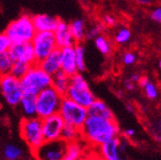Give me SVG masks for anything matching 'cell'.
Wrapping results in <instances>:
<instances>
[{"label":"cell","instance_id":"7a4b0ae2","mask_svg":"<svg viewBox=\"0 0 161 160\" xmlns=\"http://www.w3.org/2000/svg\"><path fill=\"white\" fill-rule=\"evenodd\" d=\"M19 133L32 154L44 142L42 120L37 116L22 118L19 124Z\"/></svg>","mask_w":161,"mask_h":160},{"label":"cell","instance_id":"e575fe53","mask_svg":"<svg viewBox=\"0 0 161 160\" xmlns=\"http://www.w3.org/2000/svg\"><path fill=\"white\" fill-rule=\"evenodd\" d=\"M104 21H105V24L106 25L111 26V25H113L115 23V19H114V17H112L110 15H106L104 17Z\"/></svg>","mask_w":161,"mask_h":160},{"label":"cell","instance_id":"4fadbf2b","mask_svg":"<svg viewBox=\"0 0 161 160\" xmlns=\"http://www.w3.org/2000/svg\"><path fill=\"white\" fill-rule=\"evenodd\" d=\"M53 33H54L55 41L58 49L74 46L77 43L71 33L69 23L62 20V19L58 20V23Z\"/></svg>","mask_w":161,"mask_h":160},{"label":"cell","instance_id":"2e32d148","mask_svg":"<svg viewBox=\"0 0 161 160\" xmlns=\"http://www.w3.org/2000/svg\"><path fill=\"white\" fill-rule=\"evenodd\" d=\"M37 63L47 74H49L51 76L54 75L56 72L60 70L59 49L57 48L56 50L51 52L47 57H45L43 59H42V61Z\"/></svg>","mask_w":161,"mask_h":160},{"label":"cell","instance_id":"3957f363","mask_svg":"<svg viewBox=\"0 0 161 160\" xmlns=\"http://www.w3.org/2000/svg\"><path fill=\"white\" fill-rule=\"evenodd\" d=\"M52 76L47 74L37 63L31 64L24 76L20 79L24 93L36 95L39 91L51 86Z\"/></svg>","mask_w":161,"mask_h":160},{"label":"cell","instance_id":"603a6c76","mask_svg":"<svg viewBox=\"0 0 161 160\" xmlns=\"http://www.w3.org/2000/svg\"><path fill=\"white\" fill-rule=\"evenodd\" d=\"M80 137V130L69 125V124H64V128H63V131H62V136H60V139H63L64 141H65L66 143L75 141V140H78Z\"/></svg>","mask_w":161,"mask_h":160},{"label":"cell","instance_id":"d6986e66","mask_svg":"<svg viewBox=\"0 0 161 160\" xmlns=\"http://www.w3.org/2000/svg\"><path fill=\"white\" fill-rule=\"evenodd\" d=\"M69 85H70V76L64 73V71L59 70L56 72L54 75H52L51 86L64 97L66 94Z\"/></svg>","mask_w":161,"mask_h":160},{"label":"cell","instance_id":"8d00e7d4","mask_svg":"<svg viewBox=\"0 0 161 160\" xmlns=\"http://www.w3.org/2000/svg\"><path fill=\"white\" fill-rule=\"evenodd\" d=\"M125 134L128 135V136H132V135L134 134V130H132V129L126 130H125Z\"/></svg>","mask_w":161,"mask_h":160},{"label":"cell","instance_id":"d6a6232c","mask_svg":"<svg viewBox=\"0 0 161 160\" xmlns=\"http://www.w3.org/2000/svg\"><path fill=\"white\" fill-rule=\"evenodd\" d=\"M123 62L125 64L127 65H130V64H132L134 62H135V56L131 53H128L124 56L123 58Z\"/></svg>","mask_w":161,"mask_h":160},{"label":"cell","instance_id":"f546056e","mask_svg":"<svg viewBox=\"0 0 161 160\" xmlns=\"http://www.w3.org/2000/svg\"><path fill=\"white\" fill-rule=\"evenodd\" d=\"M12 44V41L8 36L4 33H0V54L7 52Z\"/></svg>","mask_w":161,"mask_h":160},{"label":"cell","instance_id":"4dcf8cb0","mask_svg":"<svg viewBox=\"0 0 161 160\" xmlns=\"http://www.w3.org/2000/svg\"><path fill=\"white\" fill-rule=\"evenodd\" d=\"M103 30V25H97V26H94L93 28L89 29L88 31H86V38H88V39H93L95 38L97 36H99V34L102 32Z\"/></svg>","mask_w":161,"mask_h":160},{"label":"cell","instance_id":"ac0fdd59","mask_svg":"<svg viewBox=\"0 0 161 160\" xmlns=\"http://www.w3.org/2000/svg\"><path fill=\"white\" fill-rule=\"evenodd\" d=\"M20 107V110L24 118L36 116V95L30 93H24L20 99L18 104Z\"/></svg>","mask_w":161,"mask_h":160},{"label":"cell","instance_id":"836d02e7","mask_svg":"<svg viewBox=\"0 0 161 160\" xmlns=\"http://www.w3.org/2000/svg\"><path fill=\"white\" fill-rule=\"evenodd\" d=\"M152 18L153 19V20H155V21L161 23V8L155 10V11L152 14Z\"/></svg>","mask_w":161,"mask_h":160},{"label":"cell","instance_id":"d4e9b609","mask_svg":"<svg viewBox=\"0 0 161 160\" xmlns=\"http://www.w3.org/2000/svg\"><path fill=\"white\" fill-rule=\"evenodd\" d=\"M13 63L14 61L8 51L0 54V78L11 74Z\"/></svg>","mask_w":161,"mask_h":160},{"label":"cell","instance_id":"8992f818","mask_svg":"<svg viewBox=\"0 0 161 160\" xmlns=\"http://www.w3.org/2000/svg\"><path fill=\"white\" fill-rule=\"evenodd\" d=\"M32 16L23 14L11 22L5 30L12 43L31 42L36 34Z\"/></svg>","mask_w":161,"mask_h":160},{"label":"cell","instance_id":"5b68a950","mask_svg":"<svg viewBox=\"0 0 161 160\" xmlns=\"http://www.w3.org/2000/svg\"><path fill=\"white\" fill-rule=\"evenodd\" d=\"M64 96L60 95L51 86L39 91L36 95V116L43 119L55 113H58Z\"/></svg>","mask_w":161,"mask_h":160},{"label":"cell","instance_id":"f35d334b","mask_svg":"<svg viewBox=\"0 0 161 160\" xmlns=\"http://www.w3.org/2000/svg\"><path fill=\"white\" fill-rule=\"evenodd\" d=\"M130 80H131V81H139V77L137 76V75H132L131 76V78H130Z\"/></svg>","mask_w":161,"mask_h":160},{"label":"cell","instance_id":"1f68e13d","mask_svg":"<svg viewBox=\"0 0 161 160\" xmlns=\"http://www.w3.org/2000/svg\"><path fill=\"white\" fill-rule=\"evenodd\" d=\"M144 87H145V91H146L147 95H148L150 98L153 99V98H155V97L157 96V92H156V89H155V87H154L153 85L148 83Z\"/></svg>","mask_w":161,"mask_h":160},{"label":"cell","instance_id":"484cf974","mask_svg":"<svg viewBox=\"0 0 161 160\" xmlns=\"http://www.w3.org/2000/svg\"><path fill=\"white\" fill-rule=\"evenodd\" d=\"M75 50V57H76V63L78 67V71L82 73L86 70V50L85 47L80 44L76 43L74 45Z\"/></svg>","mask_w":161,"mask_h":160},{"label":"cell","instance_id":"9a60e30c","mask_svg":"<svg viewBox=\"0 0 161 160\" xmlns=\"http://www.w3.org/2000/svg\"><path fill=\"white\" fill-rule=\"evenodd\" d=\"M36 32H54L59 18L47 14H40L32 17Z\"/></svg>","mask_w":161,"mask_h":160},{"label":"cell","instance_id":"74e56055","mask_svg":"<svg viewBox=\"0 0 161 160\" xmlns=\"http://www.w3.org/2000/svg\"><path fill=\"white\" fill-rule=\"evenodd\" d=\"M140 84H141V86H145L148 84V79L147 78H142V79L140 80Z\"/></svg>","mask_w":161,"mask_h":160},{"label":"cell","instance_id":"cb8c5ba5","mask_svg":"<svg viewBox=\"0 0 161 160\" xmlns=\"http://www.w3.org/2000/svg\"><path fill=\"white\" fill-rule=\"evenodd\" d=\"M23 150L17 145L7 144L3 149V156L8 160H17L23 157Z\"/></svg>","mask_w":161,"mask_h":160},{"label":"cell","instance_id":"5bb4252c","mask_svg":"<svg viewBox=\"0 0 161 160\" xmlns=\"http://www.w3.org/2000/svg\"><path fill=\"white\" fill-rule=\"evenodd\" d=\"M59 55H60V70L64 71L69 76H72L79 72L76 63L74 46L60 48Z\"/></svg>","mask_w":161,"mask_h":160},{"label":"cell","instance_id":"30bf717a","mask_svg":"<svg viewBox=\"0 0 161 160\" xmlns=\"http://www.w3.org/2000/svg\"><path fill=\"white\" fill-rule=\"evenodd\" d=\"M66 142L63 139L45 141L32 155L40 160H63Z\"/></svg>","mask_w":161,"mask_h":160},{"label":"cell","instance_id":"7402d4cb","mask_svg":"<svg viewBox=\"0 0 161 160\" xmlns=\"http://www.w3.org/2000/svg\"><path fill=\"white\" fill-rule=\"evenodd\" d=\"M69 26H70L71 33L77 43H80L84 39H86V29L84 20H82V19H76V20L72 21L69 24Z\"/></svg>","mask_w":161,"mask_h":160},{"label":"cell","instance_id":"f1b7e54d","mask_svg":"<svg viewBox=\"0 0 161 160\" xmlns=\"http://www.w3.org/2000/svg\"><path fill=\"white\" fill-rule=\"evenodd\" d=\"M130 37V32L128 29H121L115 35V41L118 43H125Z\"/></svg>","mask_w":161,"mask_h":160},{"label":"cell","instance_id":"ba28073f","mask_svg":"<svg viewBox=\"0 0 161 160\" xmlns=\"http://www.w3.org/2000/svg\"><path fill=\"white\" fill-rule=\"evenodd\" d=\"M0 92L10 107H17L24 94L20 79L12 74L0 78Z\"/></svg>","mask_w":161,"mask_h":160},{"label":"cell","instance_id":"8fae6325","mask_svg":"<svg viewBox=\"0 0 161 160\" xmlns=\"http://www.w3.org/2000/svg\"><path fill=\"white\" fill-rule=\"evenodd\" d=\"M42 120V132L45 141H53V140L60 139L64 121L63 117L58 113H55Z\"/></svg>","mask_w":161,"mask_h":160},{"label":"cell","instance_id":"7c38bea8","mask_svg":"<svg viewBox=\"0 0 161 160\" xmlns=\"http://www.w3.org/2000/svg\"><path fill=\"white\" fill-rule=\"evenodd\" d=\"M8 52L14 62H22L29 65L36 63L34 48L31 42L12 43Z\"/></svg>","mask_w":161,"mask_h":160},{"label":"cell","instance_id":"ab89813d","mask_svg":"<svg viewBox=\"0 0 161 160\" xmlns=\"http://www.w3.org/2000/svg\"><path fill=\"white\" fill-rule=\"evenodd\" d=\"M159 66H160V68H161V62H159Z\"/></svg>","mask_w":161,"mask_h":160},{"label":"cell","instance_id":"d590c367","mask_svg":"<svg viewBox=\"0 0 161 160\" xmlns=\"http://www.w3.org/2000/svg\"><path fill=\"white\" fill-rule=\"evenodd\" d=\"M126 88L128 90H132L133 89V85L131 84V80H130V81H127L126 82Z\"/></svg>","mask_w":161,"mask_h":160},{"label":"cell","instance_id":"e0dca14e","mask_svg":"<svg viewBox=\"0 0 161 160\" xmlns=\"http://www.w3.org/2000/svg\"><path fill=\"white\" fill-rule=\"evenodd\" d=\"M100 152L101 155L104 159L107 160H119V148L120 142L117 137H114L108 141L100 145Z\"/></svg>","mask_w":161,"mask_h":160},{"label":"cell","instance_id":"6da1fadb","mask_svg":"<svg viewBox=\"0 0 161 160\" xmlns=\"http://www.w3.org/2000/svg\"><path fill=\"white\" fill-rule=\"evenodd\" d=\"M80 130L84 142L93 146H100L108 140L117 137L119 129L114 119H106L88 115Z\"/></svg>","mask_w":161,"mask_h":160},{"label":"cell","instance_id":"9c48e42d","mask_svg":"<svg viewBox=\"0 0 161 160\" xmlns=\"http://www.w3.org/2000/svg\"><path fill=\"white\" fill-rule=\"evenodd\" d=\"M31 43L34 48L36 63H39L58 48L53 32H36Z\"/></svg>","mask_w":161,"mask_h":160},{"label":"cell","instance_id":"ffe728a7","mask_svg":"<svg viewBox=\"0 0 161 160\" xmlns=\"http://www.w3.org/2000/svg\"><path fill=\"white\" fill-rule=\"evenodd\" d=\"M80 140L82 138L66 143L64 160H79L84 158L85 148L84 145L80 143Z\"/></svg>","mask_w":161,"mask_h":160},{"label":"cell","instance_id":"83f0119b","mask_svg":"<svg viewBox=\"0 0 161 160\" xmlns=\"http://www.w3.org/2000/svg\"><path fill=\"white\" fill-rule=\"evenodd\" d=\"M30 65L22 63V62H14L13 66H12V70H11V74L18 79H21L24 74L27 72V70L29 69Z\"/></svg>","mask_w":161,"mask_h":160},{"label":"cell","instance_id":"52a82bcc","mask_svg":"<svg viewBox=\"0 0 161 160\" xmlns=\"http://www.w3.org/2000/svg\"><path fill=\"white\" fill-rule=\"evenodd\" d=\"M58 114L63 117L65 124L72 125L78 129L83 127L88 116L86 108L71 101L66 97L63 98L58 109Z\"/></svg>","mask_w":161,"mask_h":160},{"label":"cell","instance_id":"277c9868","mask_svg":"<svg viewBox=\"0 0 161 160\" xmlns=\"http://www.w3.org/2000/svg\"><path fill=\"white\" fill-rule=\"evenodd\" d=\"M64 97L86 108L95 100V96L90 90L88 83L80 72L70 76V85Z\"/></svg>","mask_w":161,"mask_h":160},{"label":"cell","instance_id":"4316f807","mask_svg":"<svg viewBox=\"0 0 161 160\" xmlns=\"http://www.w3.org/2000/svg\"><path fill=\"white\" fill-rule=\"evenodd\" d=\"M94 43H95L96 48L99 50V52L102 53L103 55H108L110 53V50H111L110 42L105 36H100V35L97 36L94 38Z\"/></svg>","mask_w":161,"mask_h":160},{"label":"cell","instance_id":"44dd1931","mask_svg":"<svg viewBox=\"0 0 161 160\" xmlns=\"http://www.w3.org/2000/svg\"><path fill=\"white\" fill-rule=\"evenodd\" d=\"M87 113L88 115L99 116L106 119H114L110 108L101 100H94V102L87 108Z\"/></svg>","mask_w":161,"mask_h":160}]
</instances>
